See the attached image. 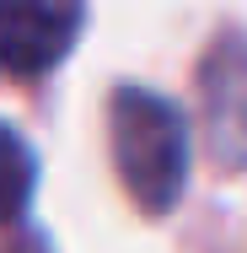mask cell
<instances>
[{"instance_id": "obj_1", "label": "cell", "mask_w": 247, "mask_h": 253, "mask_svg": "<svg viewBox=\"0 0 247 253\" xmlns=\"http://www.w3.org/2000/svg\"><path fill=\"white\" fill-rule=\"evenodd\" d=\"M107 151L118 167V183L145 215H172V205L188 189V162H194V135L188 113L167 92L124 81L107 97Z\"/></svg>"}, {"instance_id": "obj_2", "label": "cell", "mask_w": 247, "mask_h": 253, "mask_svg": "<svg viewBox=\"0 0 247 253\" xmlns=\"http://www.w3.org/2000/svg\"><path fill=\"white\" fill-rule=\"evenodd\" d=\"M199 129L220 172L247 167V27H220L199 59Z\"/></svg>"}, {"instance_id": "obj_3", "label": "cell", "mask_w": 247, "mask_h": 253, "mask_svg": "<svg viewBox=\"0 0 247 253\" xmlns=\"http://www.w3.org/2000/svg\"><path fill=\"white\" fill-rule=\"evenodd\" d=\"M86 27L81 5H38V0H0V70L5 76H43L75 49Z\"/></svg>"}, {"instance_id": "obj_4", "label": "cell", "mask_w": 247, "mask_h": 253, "mask_svg": "<svg viewBox=\"0 0 247 253\" xmlns=\"http://www.w3.org/2000/svg\"><path fill=\"white\" fill-rule=\"evenodd\" d=\"M33 194H38V151L11 119H0V226L22 221Z\"/></svg>"}]
</instances>
